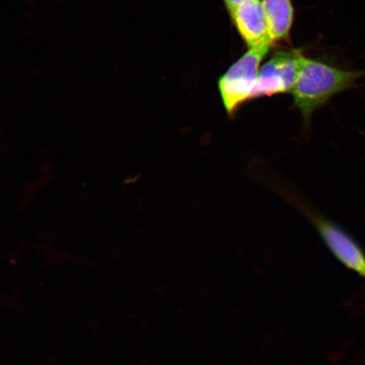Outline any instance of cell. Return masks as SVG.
Masks as SVG:
<instances>
[{
  "label": "cell",
  "mask_w": 365,
  "mask_h": 365,
  "mask_svg": "<svg viewBox=\"0 0 365 365\" xmlns=\"http://www.w3.org/2000/svg\"><path fill=\"white\" fill-rule=\"evenodd\" d=\"M365 70H346L319 58H304L302 68L292 91L294 106L300 112L308 130L314 112L344 91L357 88Z\"/></svg>",
  "instance_id": "obj_1"
},
{
  "label": "cell",
  "mask_w": 365,
  "mask_h": 365,
  "mask_svg": "<svg viewBox=\"0 0 365 365\" xmlns=\"http://www.w3.org/2000/svg\"><path fill=\"white\" fill-rule=\"evenodd\" d=\"M271 48H249L218 80V91L228 117H234L252 94L263 59Z\"/></svg>",
  "instance_id": "obj_2"
},
{
  "label": "cell",
  "mask_w": 365,
  "mask_h": 365,
  "mask_svg": "<svg viewBox=\"0 0 365 365\" xmlns=\"http://www.w3.org/2000/svg\"><path fill=\"white\" fill-rule=\"evenodd\" d=\"M304 49L278 48L259 68L252 100L291 93L304 62Z\"/></svg>",
  "instance_id": "obj_3"
},
{
  "label": "cell",
  "mask_w": 365,
  "mask_h": 365,
  "mask_svg": "<svg viewBox=\"0 0 365 365\" xmlns=\"http://www.w3.org/2000/svg\"><path fill=\"white\" fill-rule=\"evenodd\" d=\"M294 202L316 228L333 257L365 280V253L358 242L330 219L313 211L299 200Z\"/></svg>",
  "instance_id": "obj_4"
},
{
  "label": "cell",
  "mask_w": 365,
  "mask_h": 365,
  "mask_svg": "<svg viewBox=\"0 0 365 365\" xmlns=\"http://www.w3.org/2000/svg\"><path fill=\"white\" fill-rule=\"evenodd\" d=\"M237 33L249 48H272V38L262 0H245L230 14Z\"/></svg>",
  "instance_id": "obj_5"
},
{
  "label": "cell",
  "mask_w": 365,
  "mask_h": 365,
  "mask_svg": "<svg viewBox=\"0 0 365 365\" xmlns=\"http://www.w3.org/2000/svg\"><path fill=\"white\" fill-rule=\"evenodd\" d=\"M269 29L275 44H290L295 10L293 0H262Z\"/></svg>",
  "instance_id": "obj_6"
},
{
  "label": "cell",
  "mask_w": 365,
  "mask_h": 365,
  "mask_svg": "<svg viewBox=\"0 0 365 365\" xmlns=\"http://www.w3.org/2000/svg\"><path fill=\"white\" fill-rule=\"evenodd\" d=\"M245 1V0H223L228 14H230L237 6Z\"/></svg>",
  "instance_id": "obj_7"
}]
</instances>
